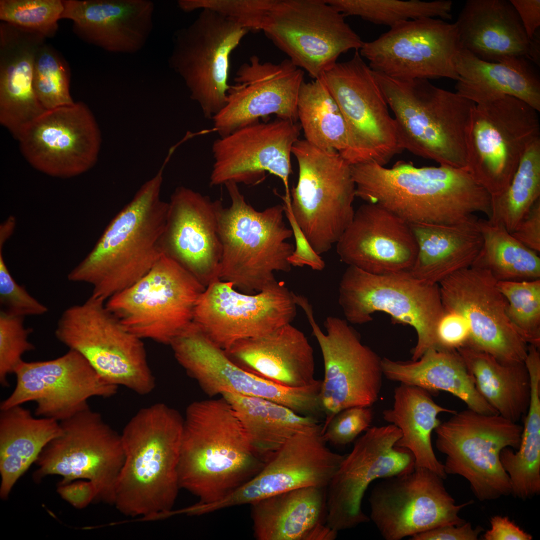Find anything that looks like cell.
<instances>
[{
	"mask_svg": "<svg viewBox=\"0 0 540 540\" xmlns=\"http://www.w3.org/2000/svg\"><path fill=\"white\" fill-rule=\"evenodd\" d=\"M350 168L356 196L410 224H455L476 212L491 216V195L466 168H418L404 160L389 168L374 162Z\"/></svg>",
	"mask_w": 540,
	"mask_h": 540,
	"instance_id": "obj_1",
	"label": "cell"
},
{
	"mask_svg": "<svg viewBox=\"0 0 540 540\" xmlns=\"http://www.w3.org/2000/svg\"><path fill=\"white\" fill-rule=\"evenodd\" d=\"M183 424L178 411L162 402L141 408L126 424L113 504L122 514L152 519L172 514L180 488Z\"/></svg>",
	"mask_w": 540,
	"mask_h": 540,
	"instance_id": "obj_2",
	"label": "cell"
},
{
	"mask_svg": "<svg viewBox=\"0 0 540 540\" xmlns=\"http://www.w3.org/2000/svg\"><path fill=\"white\" fill-rule=\"evenodd\" d=\"M164 164L112 219L98 242L68 274L105 301L146 274L163 255L168 202L160 196Z\"/></svg>",
	"mask_w": 540,
	"mask_h": 540,
	"instance_id": "obj_3",
	"label": "cell"
},
{
	"mask_svg": "<svg viewBox=\"0 0 540 540\" xmlns=\"http://www.w3.org/2000/svg\"><path fill=\"white\" fill-rule=\"evenodd\" d=\"M264 464L223 397L188 406L178 469L180 488L198 496L199 502H213L250 480Z\"/></svg>",
	"mask_w": 540,
	"mask_h": 540,
	"instance_id": "obj_4",
	"label": "cell"
},
{
	"mask_svg": "<svg viewBox=\"0 0 540 540\" xmlns=\"http://www.w3.org/2000/svg\"><path fill=\"white\" fill-rule=\"evenodd\" d=\"M374 74L403 150L440 165L466 168V133L475 103L429 80Z\"/></svg>",
	"mask_w": 540,
	"mask_h": 540,
	"instance_id": "obj_5",
	"label": "cell"
},
{
	"mask_svg": "<svg viewBox=\"0 0 540 540\" xmlns=\"http://www.w3.org/2000/svg\"><path fill=\"white\" fill-rule=\"evenodd\" d=\"M230 199L218 216L222 244L219 278L243 292L260 291L276 279L275 272H288V258L294 250L288 242L292 229L284 220L283 204L262 210L246 201L238 184H224Z\"/></svg>",
	"mask_w": 540,
	"mask_h": 540,
	"instance_id": "obj_6",
	"label": "cell"
},
{
	"mask_svg": "<svg viewBox=\"0 0 540 540\" xmlns=\"http://www.w3.org/2000/svg\"><path fill=\"white\" fill-rule=\"evenodd\" d=\"M338 302L348 323L368 322L381 312L414 328L412 360L437 348V327L444 312L438 284L420 280L408 271L376 274L348 266L339 284Z\"/></svg>",
	"mask_w": 540,
	"mask_h": 540,
	"instance_id": "obj_7",
	"label": "cell"
},
{
	"mask_svg": "<svg viewBox=\"0 0 540 540\" xmlns=\"http://www.w3.org/2000/svg\"><path fill=\"white\" fill-rule=\"evenodd\" d=\"M105 303L90 296L66 308L58 320L55 336L82 354L106 382L148 394L156 384L142 340L126 330Z\"/></svg>",
	"mask_w": 540,
	"mask_h": 540,
	"instance_id": "obj_8",
	"label": "cell"
},
{
	"mask_svg": "<svg viewBox=\"0 0 540 540\" xmlns=\"http://www.w3.org/2000/svg\"><path fill=\"white\" fill-rule=\"evenodd\" d=\"M298 166L290 193L294 218L319 255L336 244L351 222L356 187L350 164L337 152L298 140L292 148Z\"/></svg>",
	"mask_w": 540,
	"mask_h": 540,
	"instance_id": "obj_9",
	"label": "cell"
},
{
	"mask_svg": "<svg viewBox=\"0 0 540 540\" xmlns=\"http://www.w3.org/2000/svg\"><path fill=\"white\" fill-rule=\"evenodd\" d=\"M538 112L508 95L475 103L466 133V168L492 196L508 188L526 149L540 138Z\"/></svg>",
	"mask_w": 540,
	"mask_h": 540,
	"instance_id": "obj_10",
	"label": "cell"
},
{
	"mask_svg": "<svg viewBox=\"0 0 540 540\" xmlns=\"http://www.w3.org/2000/svg\"><path fill=\"white\" fill-rule=\"evenodd\" d=\"M522 431V426L498 414L468 408L441 422L434 430L436 446L446 455L447 475L464 478L480 501L494 500L511 494L500 454L504 448H518Z\"/></svg>",
	"mask_w": 540,
	"mask_h": 540,
	"instance_id": "obj_11",
	"label": "cell"
},
{
	"mask_svg": "<svg viewBox=\"0 0 540 540\" xmlns=\"http://www.w3.org/2000/svg\"><path fill=\"white\" fill-rule=\"evenodd\" d=\"M206 288L163 254L143 277L105 304L132 334L170 345L193 322L196 302Z\"/></svg>",
	"mask_w": 540,
	"mask_h": 540,
	"instance_id": "obj_12",
	"label": "cell"
},
{
	"mask_svg": "<svg viewBox=\"0 0 540 540\" xmlns=\"http://www.w3.org/2000/svg\"><path fill=\"white\" fill-rule=\"evenodd\" d=\"M62 432L44 448L36 463V481L48 475L64 484L91 482L96 501L114 504L115 488L124 462L121 435L90 407L60 422Z\"/></svg>",
	"mask_w": 540,
	"mask_h": 540,
	"instance_id": "obj_13",
	"label": "cell"
},
{
	"mask_svg": "<svg viewBox=\"0 0 540 540\" xmlns=\"http://www.w3.org/2000/svg\"><path fill=\"white\" fill-rule=\"evenodd\" d=\"M262 30L297 67L314 79L342 54L364 42L345 16L326 0H277Z\"/></svg>",
	"mask_w": 540,
	"mask_h": 540,
	"instance_id": "obj_14",
	"label": "cell"
},
{
	"mask_svg": "<svg viewBox=\"0 0 540 540\" xmlns=\"http://www.w3.org/2000/svg\"><path fill=\"white\" fill-rule=\"evenodd\" d=\"M320 350L324 366L320 400L326 424L338 412L353 406L370 407L378 400L383 376L381 358L361 341L345 320L330 316L324 332L308 298L296 295Z\"/></svg>",
	"mask_w": 540,
	"mask_h": 540,
	"instance_id": "obj_15",
	"label": "cell"
},
{
	"mask_svg": "<svg viewBox=\"0 0 540 540\" xmlns=\"http://www.w3.org/2000/svg\"><path fill=\"white\" fill-rule=\"evenodd\" d=\"M249 32L220 14L202 10L174 34L168 66L183 80L190 98L208 119L226 104L230 55Z\"/></svg>",
	"mask_w": 540,
	"mask_h": 540,
	"instance_id": "obj_16",
	"label": "cell"
},
{
	"mask_svg": "<svg viewBox=\"0 0 540 540\" xmlns=\"http://www.w3.org/2000/svg\"><path fill=\"white\" fill-rule=\"evenodd\" d=\"M294 293L276 280L260 291H238L218 278L198 298L193 322L224 351L236 342L268 334L292 324L297 314Z\"/></svg>",
	"mask_w": 540,
	"mask_h": 540,
	"instance_id": "obj_17",
	"label": "cell"
},
{
	"mask_svg": "<svg viewBox=\"0 0 540 540\" xmlns=\"http://www.w3.org/2000/svg\"><path fill=\"white\" fill-rule=\"evenodd\" d=\"M170 346L179 364L210 396L230 392L260 398L302 416L310 415L317 408L315 384L288 387L244 369L194 322Z\"/></svg>",
	"mask_w": 540,
	"mask_h": 540,
	"instance_id": "obj_18",
	"label": "cell"
},
{
	"mask_svg": "<svg viewBox=\"0 0 540 540\" xmlns=\"http://www.w3.org/2000/svg\"><path fill=\"white\" fill-rule=\"evenodd\" d=\"M402 436L394 424L369 428L345 454L326 487V524L340 531L370 520L362 509L364 496L376 480L412 470V453L396 444Z\"/></svg>",
	"mask_w": 540,
	"mask_h": 540,
	"instance_id": "obj_19",
	"label": "cell"
},
{
	"mask_svg": "<svg viewBox=\"0 0 540 540\" xmlns=\"http://www.w3.org/2000/svg\"><path fill=\"white\" fill-rule=\"evenodd\" d=\"M320 78L345 120L359 163L374 162L384 166L404 150L374 72L358 50Z\"/></svg>",
	"mask_w": 540,
	"mask_h": 540,
	"instance_id": "obj_20",
	"label": "cell"
},
{
	"mask_svg": "<svg viewBox=\"0 0 540 540\" xmlns=\"http://www.w3.org/2000/svg\"><path fill=\"white\" fill-rule=\"evenodd\" d=\"M444 480L428 468L415 466L378 483L368 499L370 519L382 538L400 540L436 528L464 523L459 513L472 501L456 504Z\"/></svg>",
	"mask_w": 540,
	"mask_h": 540,
	"instance_id": "obj_21",
	"label": "cell"
},
{
	"mask_svg": "<svg viewBox=\"0 0 540 540\" xmlns=\"http://www.w3.org/2000/svg\"><path fill=\"white\" fill-rule=\"evenodd\" d=\"M462 48L456 26L434 18L400 22L358 50L374 72L401 79L456 80L454 59Z\"/></svg>",
	"mask_w": 540,
	"mask_h": 540,
	"instance_id": "obj_22",
	"label": "cell"
},
{
	"mask_svg": "<svg viewBox=\"0 0 540 540\" xmlns=\"http://www.w3.org/2000/svg\"><path fill=\"white\" fill-rule=\"evenodd\" d=\"M486 268L472 266L442 280L439 288L445 311L460 314L470 330L468 346L506 364L524 363L528 344L511 322L507 302Z\"/></svg>",
	"mask_w": 540,
	"mask_h": 540,
	"instance_id": "obj_23",
	"label": "cell"
},
{
	"mask_svg": "<svg viewBox=\"0 0 540 540\" xmlns=\"http://www.w3.org/2000/svg\"><path fill=\"white\" fill-rule=\"evenodd\" d=\"M16 385L0 410L33 402L34 416L58 422L89 407L92 397L110 398L118 386L104 380L79 352L72 350L56 358L22 360L14 372Z\"/></svg>",
	"mask_w": 540,
	"mask_h": 540,
	"instance_id": "obj_24",
	"label": "cell"
},
{
	"mask_svg": "<svg viewBox=\"0 0 540 540\" xmlns=\"http://www.w3.org/2000/svg\"><path fill=\"white\" fill-rule=\"evenodd\" d=\"M17 140L33 167L61 178L78 176L93 167L102 142L94 116L82 102L45 111Z\"/></svg>",
	"mask_w": 540,
	"mask_h": 540,
	"instance_id": "obj_25",
	"label": "cell"
},
{
	"mask_svg": "<svg viewBox=\"0 0 540 540\" xmlns=\"http://www.w3.org/2000/svg\"><path fill=\"white\" fill-rule=\"evenodd\" d=\"M300 130L295 122L278 118L268 122H256L220 137L212 147L210 185L228 182L256 184L267 172L282 180L283 196L290 200V156Z\"/></svg>",
	"mask_w": 540,
	"mask_h": 540,
	"instance_id": "obj_26",
	"label": "cell"
},
{
	"mask_svg": "<svg viewBox=\"0 0 540 540\" xmlns=\"http://www.w3.org/2000/svg\"><path fill=\"white\" fill-rule=\"evenodd\" d=\"M319 424L290 438L254 477L224 496L212 502L216 511L258 501L295 489L326 488L344 455L331 450Z\"/></svg>",
	"mask_w": 540,
	"mask_h": 540,
	"instance_id": "obj_27",
	"label": "cell"
},
{
	"mask_svg": "<svg viewBox=\"0 0 540 540\" xmlns=\"http://www.w3.org/2000/svg\"><path fill=\"white\" fill-rule=\"evenodd\" d=\"M304 80V70L288 58L276 64L252 56L238 70L225 106L212 118L214 130L224 136L270 114L296 122Z\"/></svg>",
	"mask_w": 540,
	"mask_h": 540,
	"instance_id": "obj_28",
	"label": "cell"
},
{
	"mask_svg": "<svg viewBox=\"0 0 540 540\" xmlns=\"http://www.w3.org/2000/svg\"><path fill=\"white\" fill-rule=\"evenodd\" d=\"M222 202L190 188H176L168 202L162 239L163 254L206 287L220 278L222 244L218 212Z\"/></svg>",
	"mask_w": 540,
	"mask_h": 540,
	"instance_id": "obj_29",
	"label": "cell"
},
{
	"mask_svg": "<svg viewBox=\"0 0 540 540\" xmlns=\"http://www.w3.org/2000/svg\"><path fill=\"white\" fill-rule=\"evenodd\" d=\"M340 260L376 274L408 271L418 253L410 224L386 208L366 202L336 242Z\"/></svg>",
	"mask_w": 540,
	"mask_h": 540,
	"instance_id": "obj_30",
	"label": "cell"
},
{
	"mask_svg": "<svg viewBox=\"0 0 540 540\" xmlns=\"http://www.w3.org/2000/svg\"><path fill=\"white\" fill-rule=\"evenodd\" d=\"M61 19L72 22L82 40L106 52L134 54L142 49L154 27L149 0H63Z\"/></svg>",
	"mask_w": 540,
	"mask_h": 540,
	"instance_id": "obj_31",
	"label": "cell"
},
{
	"mask_svg": "<svg viewBox=\"0 0 540 540\" xmlns=\"http://www.w3.org/2000/svg\"><path fill=\"white\" fill-rule=\"evenodd\" d=\"M463 48L490 62L540 63V36L530 40L510 0H468L456 21Z\"/></svg>",
	"mask_w": 540,
	"mask_h": 540,
	"instance_id": "obj_32",
	"label": "cell"
},
{
	"mask_svg": "<svg viewBox=\"0 0 540 540\" xmlns=\"http://www.w3.org/2000/svg\"><path fill=\"white\" fill-rule=\"evenodd\" d=\"M46 39L37 32L0 22V122L16 140L46 111L32 84L36 53Z\"/></svg>",
	"mask_w": 540,
	"mask_h": 540,
	"instance_id": "obj_33",
	"label": "cell"
},
{
	"mask_svg": "<svg viewBox=\"0 0 540 540\" xmlns=\"http://www.w3.org/2000/svg\"><path fill=\"white\" fill-rule=\"evenodd\" d=\"M248 370L284 386L313 384V348L305 334L292 324L264 336L238 340L225 351Z\"/></svg>",
	"mask_w": 540,
	"mask_h": 540,
	"instance_id": "obj_34",
	"label": "cell"
},
{
	"mask_svg": "<svg viewBox=\"0 0 540 540\" xmlns=\"http://www.w3.org/2000/svg\"><path fill=\"white\" fill-rule=\"evenodd\" d=\"M478 219L474 214L452 224H410L418 253L409 273L424 282L438 284L454 272L472 266L483 244Z\"/></svg>",
	"mask_w": 540,
	"mask_h": 540,
	"instance_id": "obj_35",
	"label": "cell"
},
{
	"mask_svg": "<svg viewBox=\"0 0 540 540\" xmlns=\"http://www.w3.org/2000/svg\"><path fill=\"white\" fill-rule=\"evenodd\" d=\"M250 505L256 540H314L326 524V488L295 489Z\"/></svg>",
	"mask_w": 540,
	"mask_h": 540,
	"instance_id": "obj_36",
	"label": "cell"
},
{
	"mask_svg": "<svg viewBox=\"0 0 540 540\" xmlns=\"http://www.w3.org/2000/svg\"><path fill=\"white\" fill-rule=\"evenodd\" d=\"M383 375L402 384L417 386L430 393L448 392L468 408L484 414H498L478 392L474 378L457 350L432 348L416 360H381Z\"/></svg>",
	"mask_w": 540,
	"mask_h": 540,
	"instance_id": "obj_37",
	"label": "cell"
},
{
	"mask_svg": "<svg viewBox=\"0 0 540 540\" xmlns=\"http://www.w3.org/2000/svg\"><path fill=\"white\" fill-rule=\"evenodd\" d=\"M456 92L474 103L501 95L516 98L540 111V80L524 58L504 62L482 60L464 48L454 59Z\"/></svg>",
	"mask_w": 540,
	"mask_h": 540,
	"instance_id": "obj_38",
	"label": "cell"
},
{
	"mask_svg": "<svg viewBox=\"0 0 540 540\" xmlns=\"http://www.w3.org/2000/svg\"><path fill=\"white\" fill-rule=\"evenodd\" d=\"M59 422L34 416L22 405L0 412V496L6 499L44 448L60 434Z\"/></svg>",
	"mask_w": 540,
	"mask_h": 540,
	"instance_id": "obj_39",
	"label": "cell"
},
{
	"mask_svg": "<svg viewBox=\"0 0 540 540\" xmlns=\"http://www.w3.org/2000/svg\"><path fill=\"white\" fill-rule=\"evenodd\" d=\"M394 399L392 406L384 410L382 416L400 430L396 446L412 453L415 466L428 468L444 480L447 474L434 452L432 434L441 422L439 414L456 412L438 404L429 392L417 386L400 384L394 390Z\"/></svg>",
	"mask_w": 540,
	"mask_h": 540,
	"instance_id": "obj_40",
	"label": "cell"
},
{
	"mask_svg": "<svg viewBox=\"0 0 540 540\" xmlns=\"http://www.w3.org/2000/svg\"><path fill=\"white\" fill-rule=\"evenodd\" d=\"M457 351L472 375L478 392L498 414L517 422L526 414L530 380L524 362L504 364L468 346Z\"/></svg>",
	"mask_w": 540,
	"mask_h": 540,
	"instance_id": "obj_41",
	"label": "cell"
},
{
	"mask_svg": "<svg viewBox=\"0 0 540 540\" xmlns=\"http://www.w3.org/2000/svg\"><path fill=\"white\" fill-rule=\"evenodd\" d=\"M223 397L240 421L254 454L265 464L292 436L318 424L264 398L225 392Z\"/></svg>",
	"mask_w": 540,
	"mask_h": 540,
	"instance_id": "obj_42",
	"label": "cell"
},
{
	"mask_svg": "<svg viewBox=\"0 0 540 540\" xmlns=\"http://www.w3.org/2000/svg\"><path fill=\"white\" fill-rule=\"evenodd\" d=\"M297 112L306 141L338 152L350 165L359 163L345 120L320 78L302 82Z\"/></svg>",
	"mask_w": 540,
	"mask_h": 540,
	"instance_id": "obj_43",
	"label": "cell"
},
{
	"mask_svg": "<svg viewBox=\"0 0 540 540\" xmlns=\"http://www.w3.org/2000/svg\"><path fill=\"white\" fill-rule=\"evenodd\" d=\"M482 248L472 266L489 270L498 280L540 279V258L515 238L505 228L488 220L478 219Z\"/></svg>",
	"mask_w": 540,
	"mask_h": 540,
	"instance_id": "obj_44",
	"label": "cell"
},
{
	"mask_svg": "<svg viewBox=\"0 0 540 540\" xmlns=\"http://www.w3.org/2000/svg\"><path fill=\"white\" fill-rule=\"evenodd\" d=\"M540 198V138L526 149L508 188L492 196L488 220L502 225L510 234Z\"/></svg>",
	"mask_w": 540,
	"mask_h": 540,
	"instance_id": "obj_45",
	"label": "cell"
},
{
	"mask_svg": "<svg viewBox=\"0 0 540 540\" xmlns=\"http://www.w3.org/2000/svg\"><path fill=\"white\" fill-rule=\"evenodd\" d=\"M517 450L514 452L512 448H504L500 459L510 478L511 494L526 500L540 493V412L526 414Z\"/></svg>",
	"mask_w": 540,
	"mask_h": 540,
	"instance_id": "obj_46",
	"label": "cell"
},
{
	"mask_svg": "<svg viewBox=\"0 0 540 540\" xmlns=\"http://www.w3.org/2000/svg\"><path fill=\"white\" fill-rule=\"evenodd\" d=\"M345 16H357L376 24L392 26L422 18H452L450 0H326Z\"/></svg>",
	"mask_w": 540,
	"mask_h": 540,
	"instance_id": "obj_47",
	"label": "cell"
},
{
	"mask_svg": "<svg viewBox=\"0 0 540 540\" xmlns=\"http://www.w3.org/2000/svg\"><path fill=\"white\" fill-rule=\"evenodd\" d=\"M70 79L66 60L52 46L44 43L36 53L32 84L38 100L46 110L75 102L70 94Z\"/></svg>",
	"mask_w": 540,
	"mask_h": 540,
	"instance_id": "obj_48",
	"label": "cell"
},
{
	"mask_svg": "<svg viewBox=\"0 0 540 540\" xmlns=\"http://www.w3.org/2000/svg\"><path fill=\"white\" fill-rule=\"evenodd\" d=\"M496 286L507 302V314L528 345L540 347V279L498 280Z\"/></svg>",
	"mask_w": 540,
	"mask_h": 540,
	"instance_id": "obj_49",
	"label": "cell"
},
{
	"mask_svg": "<svg viewBox=\"0 0 540 540\" xmlns=\"http://www.w3.org/2000/svg\"><path fill=\"white\" fill-rule=\"evenodd\" d=\"M64 10L63 0H0V20L52 38Z\"/></svg>",
	"mask_w": 540,
	"mask_h": 540,
	"instance_id": "obj_50",
	"label": "cell"
},
{
	"mask_svg": "<svg viewBox=\"0 0 540 540\" xmlns=\"http://www.w3.org/2000/svg\"><path fill=\"white\" fill-rule=\"evenodd\" d=\"M277 0H180L178 7L190 12L209 10L250 30H262L264 20Z\"/></svg>",
	"mask_w": 540,
	"mask_h": 540,
	"instance_id": "obj_51",
	"label": "cell"
},
{
	"mask_svg": "<svg viewBox=\"0 0 540 540\" xmlns=\"http://www.w3.org/2000/svg\"><path fill=\"white\" fill-rule=\"evenodd\" d=\"M32 332V328L25 327L24 317L0 310V383L2 386H9L8 378L23 360L24 354L35 349L28 340Z\"/></svg>",
	"mask_w": 540,
	"mask_h": 540,
	"instance_id": "obj_52",
	"label": "cell"
},
{
	"mask_svg": "<svg viewBox=\"0 0 540 540\" xmlns=\"http://www.w3.org/2000/svg\"><path fill=\"white\" fill-rule=\"evenodd\" d=\"M373 417L370 407L357 406L344 409L322 426L323 438L334 446L347 445L370 428Z\"/></svg>",
	"mask_w": 540,
	"mask_h": 540,
	"instance_id": "obj_53",
	"label": "cell"
},
{
	"mask_svg": "<svg viewBox=\"0 0 540 540\" xmlns=\"http://www.w3.org/2000/svg\"><path fill=\"white\" fill-rule=\"evenodd\" d=\"M3 246H0V304L2 310L14 315L39 316L46 314L48 308L33 297L12 276L4 260Z\"/></svg>",
	"mask_w": 540,
	"mask_h": 540,
	"instance_id": "obj_54",
	"label": "cell"
},
{
	"mask_svg": "<svg viewBox=\"0 0 540 540\" xmlns=\"http://www.w3.org/2000/svg\"><path fill=\"white\" fill-rule=\"evenodd\" d=\"M282 200L284 214L290 226L296 244L294 252L288 258L290 264L292 266H306L314 270H322L325 268L324 260L312 248L298 224L290 208V202Z\"/></svg>",
	"mask_w": 540,
	"mask_h": 540,
	"instance_id": "obj_55",
	"label": "cell"
},
{
	"mask_svg": "<svg viewBox=\"0 0 540 540\" xmlns=\"http://www.w3.org/2000/svg\"><path fill=\"white\" fill-rule=\"evenodd\" d=\"M470 330L465 319L460 314L445 311L436 330L437 350H457L467 346Z\"/></svg>",
	"mask_w": 540,
	"mask_h": 540,
	"instance_id": "obj_56",
	"label": "cell"
},
{
	"mask_svg": "<svg viewBox=\"0 0 540 540\" xmlns=\"http://www.w3.org/2000/svg\"><path fill=\"white\" fill-rule=\"evenodd\" d=\"M511 234L528 248L540 252V198Z\"/></svg>",
	"mask_w": 540,
	"mask_h": 540,
	"instance_id": "obj_57",
	"label": "cell"
},
{
	"mask_svg": "<svg viewBox=\"0 0 540 540\" xmlns=\"http://www.w3.org/2000/svg\"><path fill=\"white\" fill-rule=\"evenodd\" d=\"M484 528L470 522L436 528L410 537L411 540H477Z\"/></svg>",
	"mask_w": 540,
	"mask_h": 540,
	"instance_id": "obj_58",
	"label": "cell"
},
{
	"mask_svg": "<svg viewBox=\"0 0 540 540\" xmlns=\"http://www.w3.org/2000/svg\"><path fill=\"white\" fill-rule=\"evenodd\" d=\"M57 491L61 497L77 508H83L96 501V490L94 485L86 480H76L60 484Z\"/></svg>",
	"mask_w": 540,
	"mask_h": 540,
	"instance_id": "obj_59",
	"label": "cell"
},
{
	"mask_svg": "<svg viewBox=\"0 0 540 540\" xmlns=\"http://www.w3.org/2000/svg\"><path fill=\"white\" fill-rule=\"evenodd\" d=\"M490 528L482 536L484 540H531L530 534L520 528L508 516H494L490 521Z\"/></svg>",
	"mask_w": 540,
	"mask_h": 540,
	"instance_id": "obj_60",
	"label": "cell"
},
{
	"mask_svg": "<svg viewBox=\"0 0 540 540\" xmlns=\"http://www.w3.org/2000/svg\"><path fill=\"white\" fill-rule=\"evenodd\" d=\"M516 11L528 38L532 40L538 34L540 26V0H510Z\"/></svg>",
	"mask_w": 540,
	"mask_h": 540,
	"instance_id": "obj_61",
	"label": "cell"
},
{
	"mask_svg": "<svg viewBox=\"0 0 540 540\" xmlns=\"http://www.w3.org/2000/svg\"><path fill=\"white\" fill-rule=\"evenodd\" d=\"M15 220L13 216H10L0 226V244L4 245L14 232L15 226Z\"/></svg>",
	"mask_w": 540,
	"mask_h": 540,
	"instance_id": "obj_62",
	"label": "cell"
}]
</instances>
